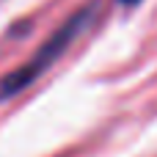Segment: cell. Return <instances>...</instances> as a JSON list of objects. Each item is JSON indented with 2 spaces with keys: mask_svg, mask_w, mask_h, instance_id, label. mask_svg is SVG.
<instances>
[{
  "mask_svg": "<svg viewBox=\"0 0 157 157\" xmlns=\"http://www.w3.org/2000/svg\"><path fill=\"white\" fill-rule=\"evenodd\" d=\"M94 17H97V8L94 6H86V8H80L77 14H72L36 52H33V58H28L19 69H14V72H8V75H3L0 77V102L3 99H11V97H17L19 91H25L28 86H33L69 47H72V41L80 36V33H86V28L94 22Z\"/></svg>",
  "mask_w": 157,
  "mask_h": 157,
  "instance_id": "1",
  "label": "cell"
},
{
  "mask_svg": "<svg viewBox=\"0 0 157 157\" xmlns=\"http://www.w3.org/2000/svg\"><path fill=\"white\" fill-rule=\"evenodd\" d=\"M119 3H124V6H135V3H141V0H119Z\"/></svg>",
  "mask_w": 157,
  "mask_h": 157,
  "instance_id": "2",
  "label": "cell"
}]
</instances>
